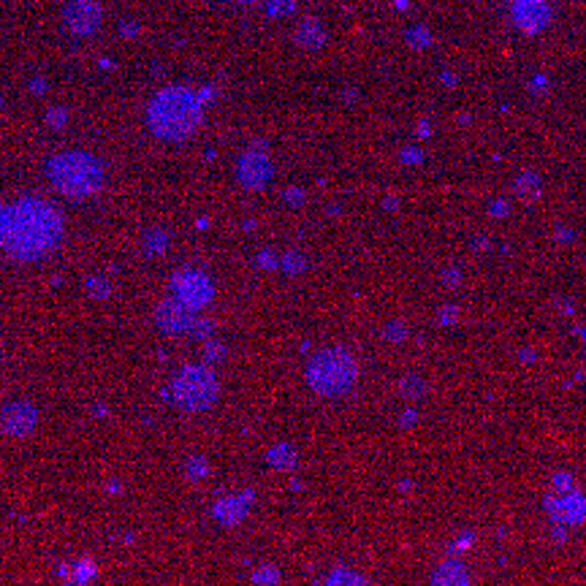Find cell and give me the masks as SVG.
Listing matches in <instances>:
<instances>
[{
    "instance_id": "15",
    "label": "cell",
    "mask_w": 586,
    "mask_h": 586,
    "mask_svg": "<svg viewBox=\"0 0 586 586\" xmlns=\"http://www.w3.org/2000/svg\"><path fill=\"white\" fill-rule=\"evenodd\" d=\"M263 11L272 19H283L296 11V0H263Z\"/></svg>"
},
{
    "instance_id": "24",
    "label": "cell",
    "mask_w": 586,
    "mask_h": 586,
    "mask_svg": "<svg viewBox=\"0 0 586 586\" xmlns=\"http://www.w3.org/2000/svg\"><path fill=\"white\" fill-rule=\"evenodd\" d=\"M288 198H291V204H301L304 201V191H288Z\"/></svg>"
},
{
    "instance_id": "19",
    "label": "cell",
    "mask_w": 586,
    "mask_h": 586,
    "mask_svg": "<svg viewBox=\"0 0 586 586\" xmlns=\"http://www.w3.org/2000/svg\"><path fill=\"white\" fill-rule=\"evenodd\" d=\"M46 125L49 128H55V131H60V128H66V123H69V109H63V106H52V109L46 111Z\"/></svg>"
},
{
    "instance_id": "2",
    "label": "cell",
    "mask_w": 586,
    "mask_h": 586,
    "mask_svg": "<svg viewBox=\"0 0 586 586\" xmlns=\"http://www.w3.org/2000/svg\"><path fill=\"white\" fill-rule=\"evenodd\" d=\"M206 103L198 90L185 84H171L158 90L147 106V125L163 141H185L204 123Z\"/></svg>"
},
{
    "instance_id": "5",
    "label": "cell",
    "mask_w": 586,
    "mask_h": 586,
    "mask_svg": "<svg viewBox=\"0 0 586 586\" xmlns=\"http://www.w3.org/2000/svg\"><path fill=\"white\" fill-rule=\"evenodd\" d=\"M218 396V380L204 367H188L174 380V399L185 410H204Z\"/></svg>"
},
{
    "instance_id": "3",
    "label": "cell",
    "mask_w": 586,
    "mask_h": 586,
    "mask_svg": "<svg viewBox=\"0 0 586 586\" xmlns=\"http://www.w3.org/2000/svg\"><path fill=\"white\" fill-rule=\"evenodd\" d=\"M46 177L57 191L69 198H90L96 196L106 182V166L103 161L84 150L57 152L46 163Z\"/></svg>"
},
{
    "instance_id": "4",
    "label": "cell",
    "mask_w": 586,
    "mask_h": 586,
    "mask_svg": "<svg viewBox=\"0 0 586 586\" xmlns=\"http://www.w3.org/2000/svg\"><path fill=\"white\" fill-rule=\"evenodd\" d=\"M310 383L315 391L320 394H342L355 378V364L353 358L345 350H326V353L315 355L310 369Z\"/></svg>"
},
{
    "instance_id": "18",
    "label": "cell",
    "mask_w": 586,
    "mask_h": 586,
    "mask_svg": "<svg viewBox=\"0 0 586 586\" xmlns=\"http://www.w3.org/2000/svg\"><path fill=\"white\" fill-rule=\"evenodd\" d=\"M408 41L410 46H415V49H423V46L432 44V36H429V30L423 28V25H415L413 30H408Z\"/></svg>"
},
{
    "instance_id": "8",
    "label": "cell",
    "mask_w": 586,
    "mask_h": 586,
    "mask_svg": "<svg viewBox=\"0 0 586 586\" xmlns=\"http://www.w3.org/2000/svg\"><path fill=\"white\" fill-rule=\"evenodd\" d=\"M513 22L521 33L527 36H535V33H543L551 19H554V11L548 6V0H513Z\"/></svg>"
},
{
    "instance_id": "12",
    "label": "cell",
    "mask_w": 586,
    "mask_h": 586,
    "mask_svg": "<svg viewBox=\"0 0 586 586\" xmlns=\"http://www.w3.org/2000/svg\"><path fill=\"white\" fill-rule=\"evenodd\" d=\"M326 39H328L326 28H323L320 19H315V16L299 22V28L293 33V41H296V46H301V49H323V46H326Z\"/></svg>"
},
{
    "instance_id": "16",
    "label": "cell",
    "mask_w": 586,
    "mask_h": 586,
    "mask_svg": "<svg viewBox=\"0 0 586 586\" xmlns=\"http://www.w3.org/2000/svg\"><path fill=\"white\" fill-rule=\"evenodd\" d=\"M326 586H367L361 575H355L350 570H337L331 578L326 581Z\"/></svg>"
},
{
    "instance_id": "22",
    "label": "cell",
    "mask_w": 586,
    "mask_h": 586,
    "mask_svg": "<svg viewBox=\"0 0 586 586\" xmlns=\"http://www.w3.org/2000/svg\"><path fill=\"white\" fill-rule=\"evenodd\" d=\"M90 293L93 296H109V283H103L101 277H93L90 280Z\"/></svg>"
},
{
    "instance_id": "21",
    "label": "cell",
    "mask_w": 586,
    "mask_h": 586,
    "mask_svg": "<svg viewBox=\"0 0 586 586\" xmlns=\"http://www.w3.org/2000/svg\"><path fill=\"white\" fill-rule=\"evenodd\" d=\"M138 33H141V25L136 19H123L120 22V36L123 39H138Z\"/></svg>"
},
{
    "instance_id": "17",
    "label": "cell",
    "mask_w": 586,
    "mask_h": 586,
    "mask_svg": "<svg viewBox=\"0 0 586 586\" xmlns=\"http://www.w3.org/2000/svg\"><path fill=\"white\" fill-rule=\"evenodd\" d=\"M253 581L258 586H277L280 584V570L277 567H272V565H266V567H258L256 570V575H253Z\"/></svg>"
},
{
    "instance_id": "11",
    "label": "cell",
    "mask_w": 586,
    "mask_h": 586,
    "mask_svg": "<svg viewBox=\"0 0 586 586\" xmlns=\"http://www.w3.org/2000/svg\"><path fill=\"white\" fill-rule=\"evenodd\" d=\"M36 410L30 408L28 402H19V405H9V408L3 410V429L9 432V435H28V432H33V426H36Z\"/></svg>"
},
{
    "instance_id": "20",
    "label": "cell",
    "mask_w": 586,
    "mask_h": 586,
    "mask_svg": "<svg viewBox=\"0 0 586 586\" xmlns=\"http://www.w3.org/2000/svg\"><path fill=\"white\" fill-rule=\"evenodd\" d=\"M168 245V236L163 231H150L147 233V253H161Z\"/></svg>"
},
{
    "instance_id": "23",
    "label": "cell",
    "mask_w": 586,
    "mask_h": 586,
    "mask_svg": "<svg viewBox=\"0 0 586 586\" xmlns=\"http://www.w3.org/2000/svg\"><path fill=\"white\" fill-rule=\"evenodd\" d=\"M44 90H46V79H33V82H30V93H33V96H41Z\"/></svg>"
},
{
    "instance_id": "9",
    "label": "cell",
    "mask_w": 586,
    "mask_h": 586,
    "mask_svg": "<svg viewBox=\"0 0 586 586\" xmlns=\"http://www.w3.org/2000/svg\"><path fill=\"white\" fill-rule=\"evenodd\" d=\"M236 171H239V179H242V185L245 188H263L269 179H272V163H269V155L263 152V144H258L256 147H250V150L239 158V166H236Z\"/></svg>"
},
{
    "instance_id": "25",
    "label": "cell",
    "mask_w": 586,
    "mask_h": 586,
    "mask_svg": "<svg viewBox=\"0 0 586 586\" xmlns=\"http://www.w3.org/2000/svg\"><path fill=\"white\" fill-rule=\"evenodd\" d=\"M405 161H408V163L410 161H421V152L418 150H405Z\"/></svg>"
},
{
    "instance_id": "7",
    "label": "cell",
    "mask_w": 586,
    "mask_h": 586,
    "mask_svg": "<svg viewBox=\"0 0 586 586\" xmlns=\"http://www.w3.org/2000/svg\"><path fill=\"white\" fill-rule=\"evenodd\" d=\"M171 288H174V296L182 304H188L191 310L204 307L206 301L212 299V283L204 272L198 269H182L171 277Z\"/></svg>"
},
{
    "instance_id": "1",
    "label": "cell",
    "mask_w": 586,
    "mask_h": 586,
    "mask_svg": "<svg viewBox=\"0 0 586 586\" xmlns=\"http://www.w3.org/2000/svg\"><path fill=\"white\" fill-rule=\"evenodd\" d=\"M66 223L49 201L25 196L14 204H0V247L22 261L44 258L63 242Z\"/></svg>"
},
{
    "instance_id": "10",
    "label": "cell",
    "mask_w": 586,
    "mask_h": 586,
    "mask_svg": "<svg viewBox=\"0 0 586 586\" xmlns=\"http://www.w3.org/2000/svg\"><path fill=\"white\" fill-rule=\"evenodd\" d=\"M158 326L168 331V334H179V331H193L196 328V315L188 304H182L179 299L163 301L158 310Z\"/></svg>"
},
{
    "instance_id": "6",
    "label": "cell",
    "mask_w": 586,
    "mask_h": 586,
    "mask_svg": "<svg viewBox=\"0 0 586 586\" xmlns=\"http://www.w3.org/2000/svg\"><path fill=\"white\" fill-rule=\"evenodd\" d=\"M60 16H63V25L69 33L87 39L103 22V6H101V0H69Z\"/></svg>"
},
{
    "instance_id": "26",
    "label": "cell",
    "mask_w": 586,
    "mask_h": 586,
    "mask_svg": "<svg viewBox=\"0 0 586 586\" xmlns=\"http://www.w3.org/2000/svg\"><path fill=\"white\" fill-rule=\"evenodd\" d=\"M239 3H253V0H239Z\"/></svg>"
},
{
    "instance_id": "13",
    "label": "cell",
    "mask_w": 586,
    "mask_h": 586,
    "mask_svg": "<svg viewBox=\"0 0 586 586\" xmlns=\"http://www.w3.org/2000/svg\"><path fill=\"white\" fill-rule=\"evenodd\" d=\"M96 572H98V565L90 557H84V559H79V562H74V565H63V567H60V575L74 586H82V584H87V581H93Z\"/></svg>"
},
{
    "instance_id": "14",
    "label": "cell",
    "mask_w": 586,
    "mask_h": 586,
    "mask_svg": "<svg viewBox=\"0 0 586 586\" xmlns=\"http://www.w3.org/2000/svg\"><path fill=\"white\" fill-rule=\"evenodd\" d=\"M435 586H470V578L459 562H445L435 572Z\"/></svg>"
}]
</instances>
